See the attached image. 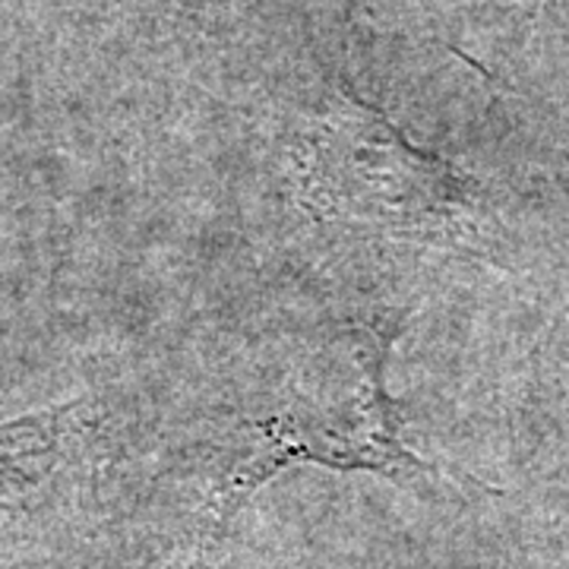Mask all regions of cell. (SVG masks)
I'll return each mask as SVG.
<instances>
[{
  "label": "cell",
  "mask_w": 569,
  "mask_h": 569,
  "mask_svg": "<svg viewBox=\"0 0 569 569\" xmlns=\"http://www.w3.org/2000/svg\"><path fill=\"white\" fill-rule=\"evenodd\" d=\"M383 365L387 342L370 329L313 348L241 425L247 456L231 471L228 493L247 497L298 462L383 475L425 471V462L399 440Z\"/></svg>",
  "instance_id": "cell-1"
},
{
  "label": "cell",
  "mask_w": 569,
  "mask_h": 569,
  "mask_svg": "<svg viewBox=\"0 0 569 569\" xmlns=\"http://www.w3.org/2000/svg\"><path fill=\"white\" fill-rule=\"evenodd\" d=\"M301 197L329 222L421 241H459L475 228V190L380 114L336 104L301 146Z\"/></svg>",
  "instance_id": "cell-2"
}]
</instances>
